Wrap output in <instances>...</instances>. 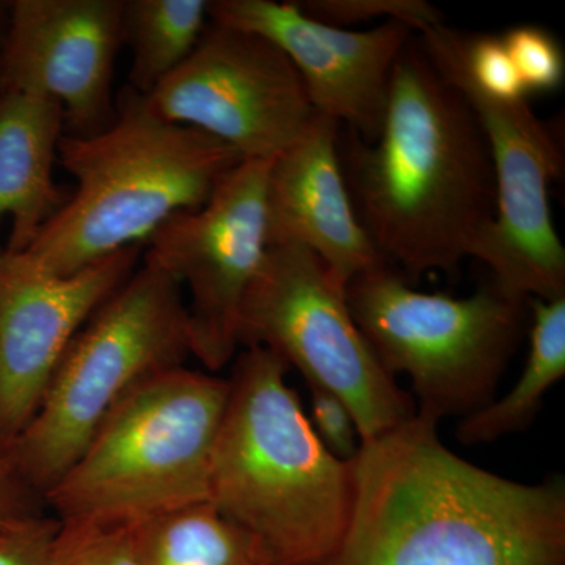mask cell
I'll use <instances>...</instances> for the list:
<instances>
[{
  "instance_id": "cell-21",
  "label": "cell",
  "mask_w": 565,
  "mask_h": 565,
  "mask_svg": "<svg viewBox=\"0 0 565 565\" xmlns=\"http://www.w3.org/2000/svg\"><path fill=\"white\" fill-rule=\"evenodd\" d=\"M296 6L307 17L341 29L375 18L403 22L414 32L444 24L440 11L424 0H308Z\"/></svg>"
},
{
  "instance_id": "cell-3",
  "label": "cell",
  "mask_w": 565,
  "mask_h": 565,
  "mask_svg": "<svg viewBox=\"0 0 565 565\" xmlns=\"http://www.w3.org/2000/svg\"><path fill=\"white\" fill-rule=\"evenodd\" d=\"M288 371L264 348L233 360L210 503L253 535L270 564L322 565L351 519V467L319 440Z\"/></svg>"
},
{
  "instance_id": "cell-1",
  "label": "cell",
  "mask_w": 565,
  "mask_h": 565,
  "mask_svg": "<svg viewBox=\"0 0 565 565\" xmlns=\"http://www.w3.org/2000/svg\"><path fill=\"white\" fill-rule=\"evenodd\" d=\"M416 412L362 441L352 509L322 565H565V482L512 481L446 448Z\"/></svg>"
},
{
  "instance_id": "cell-22",
  "label": "cell",
  "mask_w": 565,
  "mask_h": 565,
  "mask_svg": "<svg viewBox=\"0 0 565 565\" xmlns=\"http://www.w3.org/2000/svg\"><path fill=\"white\" fill-rule=\"evenodd\" d=\"M501 40L526 93L553 92L563 85L564 51L552 33L535 25H520Z\"/></svg>"
},
{
  "instance_id": "cell-19",
  "label": "cell",
  "mask_w": 565,
  "mask_h": 565,
  "mask_svg": "<svg viewBox=\"0 0 565 565\" xmlns=\"http://www.w3.org/2000/svg\"><path fill=\"white\" fill-rule=\"evenodd\" d=\"M207 22V0H125L121 43L132 55L128 87L150 95L192 54Z\"/></svg>"
},
{
  "instance_id": "cell-13",
  "label": "cell",
  "mask_w": 565,
  "mask_h": 565,
  "mask_svg": "<svg viewBox=\"0 0 565 565\" xmlns=\"http://www.w3.org/2000/svg\"><path fill=\"white\" fill-rule=\"evenodd\" d=\"M143 252L125 248L79 273L54 277L0 250V440L11 448L31 423L66 349L131 277Z\"/></svg>"
},
{
  "instance_id": "cell-6",
  "label": "cell",
  "mask_w": 565,
  "mask_h": 565,
  "mask_svg": "<svg viewBox=\"0 0 565 565\" xmlns=\"http://www.w3.org/2000/svg\"><path fill=\"white\" fill-rule=\"evenodd\" d=\"M191 355L181 286L141 264L66 349L31 423L11 444L25 484L43 501L106 416L145 379Z\"/></svg>"
},
{
  "instance_id": "cell-18",
  "label": "cell",
  "mask_w": 565,
  "mask_h": 565,
  "mask_svg": "<svg viewBox=\"0 0 565 565\" xmlns=\"http://www.w3.org/2000/svg\"><path fill=\"white\" fill-rule=\"evenodd\" d=\"M140 565H273L264 546L211 503L132 525Z\"/></svg>"
},
{
  "instance_id": "cell-14",
  "label": "cell",
  "mask_w": 565,
  "mask_h": 565,
  "mask_svg": "<svg viewBox=\"0 0 565 565\" xmlns=\"http://www.w3.org/2000/svg\"><path fill=\"white\" fill-rule=\"evenodd\" d=\"M210 20L269 40L299 73L316 114L345 122L366 143L377 139L394 63L414 33L408 25L348 31L274 0H214Z\"/></svg>"
},
{
  "instance_id": "cell-24",
  "label": "cell",
  "mask_w": 565,
  "mask_h": 565,
  "mask_svg": "<svg viewBox=\"0 0 565 565\" xmlns=\"http://www.w3.org/2000/svg\"><path fill=\"white\" fill-rule=\"evenodd\" d=\"M308 388L311 397L310 414L307 415L316 435L326 446L327 451L332 452L343 462H351L362 445L352 412L334 394L316 386H308Z\"/></svg>"
},
{
  "instance_id": "cell-2",
  "label": "cell",
  "mask_w": 565,
  "mask_h": 565,
  "mask_svg": "<svg viewBox=\"0 0 565 565\" xmlns=\"http://www.w3.org/2000/svg\"><path fill=\"white\" fill-rule=\"evenodd\" d=\"M348 182L360 222L397 273H455L497 214L492 158L462 93L408 43L373 143L351 134Z\"/></svg>"
},
{
  "instance_id": "cell-8",
  "label": "cell",
  "mask_w": 565,
  "mask_h": 565,
  "mask_svg": "<svg viewBox=\"0 0 565 565\" xmlns=\"http://www.w3.org/2000/svg\"><path fill=\"white\" fill-rule=\"evenodd\" d=\"M239 344L274 352L308 386L340 397L362 441L396 429L418 412L356 326L345 289L302 245L267 247L241 308Z\"/></svg>"
},
{
  "instance_id": "cell-7",
  "label": "cell",
  "mask_w": 565,
  "mask_h": 565,
  "mask_svg": "<svg viewBox=\"0 0 565 565\" xmlns=\"http://www.w3.org/2000/svg\"><path fill=\"white\" fill-rule=\"evenodd\" d=\"M345 299L385 370L407 375L416 407L438 422L492 403L527 305L493 281L460 299L416 291L390 264L353 278Z\"/></svg>"
},
{
  "instance_id": "cell-12",
  "label": "cell",
  "mask_w": 565,
  "mask_h": 565,
  "mask_svg": "<svg viewBox=\"0 0 565 565\" xmlns=\"http://www.w3.org/2000/svg\"><path fill=\"white\" fill-rule=\"evenodd\" d=\"M125 0H14L7 3L0 92L61 104L65 134L88 137L117 118L111 93Z\"/></svg>"
},
{
  "instance_id": "cell-15",
  "label": "cell",
  "mask_w": 565,
  "mask_h": 565,
  "mask_svg": "<svg viewBox=\"0 0 565 565\" xmlns=\"http://www.w3.org/2000/svg\"><path fill=\"white\" fill-rule=\"evenodd\" d=\"M332 118L316 114L302 136L270 162L267 236L313 252L341 288L388 264L356 215Z\"/></svg>"
},
{
  "instance_id": "cell-20",
  "label": "cell",
  "mask_w": 565,
  "mask_h": 565,
  "mask_svg": "<svg viewBox=\"0 0 565 565\" xmlns=\"http://www.w3.org/2000/svg\"><path fill=\"white\" fill-rule=\"evenodd\" d=\"M51 565H140L132 525L61 522Z\"/></svg>"
},
{
  "instance_id": "cell-23",
  "label": "cell",
  "mask_w": 565,
  "mask_h": 565,
  "mask_svg": "<svg viewBox=\"0 0 565 565\" xmlns=\"http://www.w3.org/2000/svg\"><path fill=\"white\" fill-rule=\"evenodd\" d=\"M465 65L476 87L486 95L504 102L526 98L501 36L465 35Z\"/></svg>"
},
{
  "instance_id": "cell-10",
  "label": "cell",
  "mask_w": 565,
  "mask_h": 565,
  "mask_svg": "<svg viewBox=\"0 0 565 565\" xmlns=\"http://www.w3.org/2000/svg\"><path fill=\"white\" fill-rule=\"evenodd\" d=\"M270 162L244 159L203 206L177 212L143 245V262L188 294L191 355L207 373L228 366L241 345V308L269 247Z\"/></svg>"
},
{
  "instance_id": "cell-5",
  "label": "cell",
  "mask_w": 565,
  "mask_h": 565,
  "mask_svg": "<svg viewBox=\"0 0 565 565\" xmlns=\"http://www.w3.org/2000/svg\"><path fill=\"white\" fill-rule=\"evenodd\" d=\"M230 381L172 367L111 408L84 451L44 494L61 522L136 525L210 503L211 467Z\"/></svg>"
},
{
  "instance_id": "cell-16",
  "label": "cell",
  "mask_w": 565,
  "mask_h": 565,
  "mask_svg": "<svg viewBox=\"0 0 565 565\" xmlns=\"http://www.w3.org/2000/svg\"><path fill=\"white\" fill-rule=\"evenodd\" d=\"M63 136L61 104L0 92V223L11 222L6 250H24L68 200L71 191L54 180Z\"/></svg>"
},
{
  "instance_id": "cell-17",
  "label": "cell",
  "mask_w": 565,
  "mask_h": 565,
  "mask_svg": "<svg viewBox=\"0 0 565 565\" xmlns=\"http://www.w3.org/2000/svg\"><path fill=\"white\" fill-rule=\"evenodd\" d=\"M527 303L533 308V326L523 374L511 392L462 418L456 434L460 444H493L526 430L545 394L565 375V296Z\"/></svg>"
},
{
  "instance_id": "cell-26",
  "label": "cell",
  "mask_w": 565,
  "mask_h": 565,
  "mask_svg": "<svg viewBox=\"0 0 565 565\" xmlns=\"http://www.w3.org/2000/svg\"><path fill=\"white\" fill-rule=\"evenodd\" d=\"M39 501L18 471L10 446L0 440V527L39 514Z\"/></svg>"
},
{
  "instance_id": "cell-9",
  "label": "cell",
  "mask_w": 565,
  "mask_h": 565,
  "mask_svg": "<svg viewBox=\"0 0 565 565\" xmlns=\"http://www.w3.org/2000/svg\"><path fill=\"white\" fill-rule=\"evenodd\" d=\"M419 33L434 68L475 111L492 158L497 214L471 258L514 299L564 297L565 248L550 207V185L564 170L559 143L526 98L504 102L476 87L465 65V33L445 24Z\"/></svg>"
},
{
  "instance_id": "cell-27",
  "label": "cell",
  "mask_w": 565,
  "mask_h": 565,
  "mask_svg": "<svg viewBox=\"0 0 565 565\" xmlns=\"http://www.w3.org/2000/svg\"><path fill=\"white\" fill-rule=\"evenodd\" d=\"M6 10H7V7L2 6V3H0V47H2V40H3L2 32H6V28H3V25H2L3 20H7V11Z\"/></svg>"
},
{
  "instance_id": "cell-25",
  "label": "cell",
  "mask_w": 565,
  "mask_h": 565,
  "mask_svg": "<svg viewBox=\"0 0 565 565\" xmlns=\"http://www.w3.org/2000/svg\"><path fill=\"white\" fill-rule=\"evenodd\" d=\"M61 520L33 514L0 527V565H51Z\"/></svg>"
},
{
  "instance_id": "cell-11",
  "label": "cell",
  "mask_w": 565,
  "mask_h": 565,
  "mask_svg": "<svg viewBox=\"0 0 565 565\" xmlns=\"http://www.w3.org/2000/svg\"><path fill=\"white\" fill-rule=\"evenodd\" d=\"M145 98L163 120L264 161L299 139L316 115L299 73L274 43L211 20L192 54Z\"/></svg>"
},
{
  "instance_id": "cell-4",
  "label": "cell",
  "mask_w": 565,
  "mask_h": 565,
  "mask_svg": "<svg viewBox=\"0 0 565 565\" xmlns=\"http://www.w3.org/2000/svg\"><path fill=\"white\" fill-rule=\"evenodd\" d=\"M243 161L223 141L163 120L126 85L106 131L63 136L58 163L76 189L24 250L10 253L35 273H79L125 248L143 247L173 214L203 206Z\"/></svg>"
}]
</instances>
